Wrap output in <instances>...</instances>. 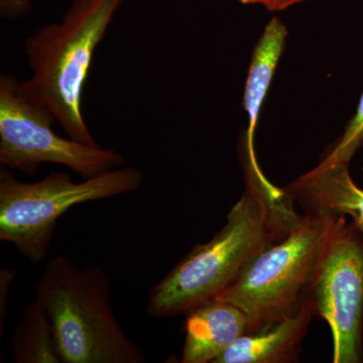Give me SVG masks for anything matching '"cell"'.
Wrapping results in <instances>:
<instances>
[{
    "mask_svg": "<svg viewBox=\"0 0 363 363\" xmlns=\"http://www.w3.org/2000/svg\"><path fill=\"white\" fill-rule=\"evenodd\" d=\"M245 184L225 225L208 242L196 245L150 289V316L169 319L215 300L262 250L285 238L300 220L302 216L284 189L252 176H245Z\"/></svg>",
    "mask_w": 363,
    "mask_h": 363,
    "instance_id": "1",
    "label": "cell"
},
{
    "mask_svg": "<svg viewBox=\"0 0 363 363\" xmlns=\"http://www.w3.org/2000/svg\"><path fill=\"white\" fill-rule=\"evenodd\" d=\"M123 1L74 0L61 23L40 26L25 43L33 74L18 88L85 145H98L83 117V91L96 48Z\"/></svg>",
    "mask_w": 363,
    "mask_h": 363,
    "instance_id": "2",
    "label": "cell"
},
{
    "mask_svg": "<svg viewBox=\"0 0 363 363\" xmlns=\"http://www.w3.org/2000/svg\"><path fill=\"white\" fill-rule=\"evenodd\" d=\"M49 315L62 363H143L114 315L111 279L65 255L48 260L37 297Z\"/></svg>",
    "mask_w": 363,
    "mask_h": 363,
    "instance_id": "3",
    "label": "cell"
},
{
    "mask_svg": "<svg viewBox=\"0 0 363 363\" xmlns=\"http://www.w3.org/2000/svg\"><path fill=\"white\" fill-rule=\"evenodd\" d=\"M140 169L128 167L75 182L68 172H51L42 180H18L0 169V240L11 243L30 264L47 257L59 219L83 203L111 199L142 187Z\"/></svg>",
    "mask_w": 363,
    "mask_h": 363,
    "instance_id": "4",
    "label": "cell"
},
{
    "mask_svg": "<svg viewBox=\"0 0 363 363\" xmlns=\"http://www.w3.org/2000/svg\"><path fill=\"white\" fill-rule=\"evenodd\" d=\"M338 215L305 212L285 238L248 264L217 300L240 308L252 333L298 311Z\"/></svg>",
    "mask_w": 363,
    "mask_h": 363,
    "instance_id": "5",
    "label": "cell"
},
{
    "mask_svg": "<svg viewBox=\"0 0 363 363\" xmlns=\"http://www.w3.org/2000/svg\"><path fill=\"white\" fill-rule=\"evenodd\" d=\"M51 112L28 99L18 79L0 76V164L35 176L42 164L66 167L82 179L121 168L123 155L64 138L52 130Z\"/></svg>",
    "mask_w": 363,
    "mask_h": 363,
    "instance_id": "6",
    "label": "cell"
},
{
    "mask_svg": "<svg viewBox=\"0 0 363 363\" xmlns=\"http://www.w3.org/2000/svg\"><path fill=\"white\" fill-rule=\"evenodd\" d=\"M345 217L335 225L318 262L309 296L331 329L333 362H362L363 238Z\"/></svg>",
    "mask_w": 363,
    "mask_h": 363,
    "instance_id": "7",
    "label": "cell"
},
{
    "mask_svg": "<svg viewBox=\"0 0 363 363\" xmlns=\"http://www.w3.org/2000/svg\"><path fill=\"white\" fill-rule=\"evenodd\" d=\"M284 190L305 212L348 215L363 234V190L351 179L346 162H320Z\"/></svg>",
    "mask_w": 363,
    "mask_h": 363,
    "instance_id": "8",
    "label": "cell"
},
{
    "mask_svg": "<svg viewBox=\"0 0 363 363\" xmlns=\"http://www.w3.org/2000/svg\"><path fill=\"white\" fill-rule=\"evenodd\" d=\"M186 315L183 363H214L248 332L247 315L225 301L215 298Z\"/></svg>",
    "mask_w": 363,
    "mask_h": 363,
    "instance_id": "9",
    "label": "cell"
},
{
    "mask_svg": "<svg viewBox=\"0 0 363 363\" xmlns=\"http://www.w3.org/2000/svg\"><path fill=\"white\" fill-rule=\"evenodd\" d=\"M316 305L310 296L291 316L241 336L214 363H288L296 362Z\"/></svg>",
    "mask_w": 363,
    "mask_h": 363,
    "instance_id": "10",
    "label": "cell"
},
{
    "mask_svg": "<svg viewBox=\"0 0 363 363\" xmlns=\"http://www.w3.org/2000/svg\"><path fill=\"white\" fill-rule=\"evenodd\" d=\"M288 38L286 26L278 18H272L253 51L250 71L245 83L243 106L247 113L248 128L241 140V156L245 169L262 173L257 161L255 135L260 111L274 78Z\"/></svg>",
    "mask_w": 363,
    "mask_h": 363,
    "instance_id": "11",
    "label": "cell"
},
{
    "mask_svg": "<svg viewBox=\"0 0 363 363\" xmlns=\"http://www.w3.org/2000/svg\"><path fill=\"white\" fill-rule=\"evenodd\" d=\"M11 351L16 363H62L51 320L39 298L26 306L11 337Z\"/></svg>",
    "mask_w": 363,
    "mask_h": 363,
    "instance_id": "12",
    "label": "cell"
},
{
    "mask_svg": "<svg viewBox=\"0 0 363 363\" xmlns=\"http://www.w3.org/2000/svg\"><path fill=\"white\" fill-rule=\"evenodd\" d=\"M363 143V93L354 116L346 125L343 135L322 159L324 164H350L351 157Z\"/></svg>",
    "mask_w": 363,
    "mask_h": 363,
    "instance_id": "13",
    "label": "cell"
},
{
    "mask_svg": "<svg viewBox=\"0 0 363 363\" xmlns=\"http://www.w3.org/2000/svg\"><path fill=\"white\" fill-rule=\"evenodd\" d=\"M16 272L11 269H0V338L4 336L7 318L9 291L16 279Z\"/></svg>",
    "mask_w": 363,
    "mask_h": 363,
    "instance_id": "14",
    "label": "cell"
},
{
    "mask_svg": "<svg viewBox=\"0 0 363 363\" xmlns=\"http://www.w3.org/2000/svg\"><path fill=\"white\" fill-rule=\"evenodd\" d=\"M30 9L32 0H0V14L4 20H20Z\"/></svg>",
    "mask_w": 363,
    "mask_h": 363,
    "instance_id": "15",
    "label": "cell"
},
{
    "mask_svg": "<svg viewBox=\"0 0 363 363\" xmlns=\"http://www.w3.org/2000/svg\"><path fill=\"white\" fill-rule=\"evenodd\" d=\"M238 1L242 4H259L266 7L267 11H281L295 4L304 2L306 0H238Z\"/></svg>",
    "mask_w": 363,
    "mask_h": 363,
    "instance_id": "16",
    "label": "cell"
}]
</instances>
